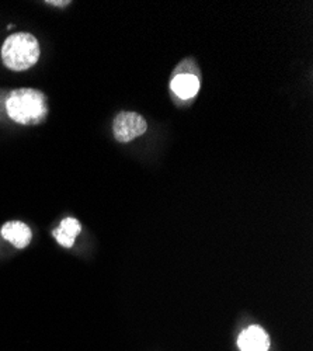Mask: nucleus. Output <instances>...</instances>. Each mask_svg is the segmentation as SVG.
<instances>
[{
  "label": "nucleus",
  "instance_id": "nucleus-1",
  "mask_svg": "<svg viewBox=\"0 0 313 351\" xmlns=\"http://www.w3.org/2000/svg\"><path fill=\"white\" fill-rule=\"evenodd\" d=\"M6 111L10 119L21 125L41 124L48 115L47 97L36 89H18L9 95Z\"/></svg>",
  "mask_w": 313,
  "mask_h": 351
},
{
  "label": "nucleus",
  "instance_id": "nucleus-2",
  "mask_svg": "<svg viewBox=\"0 0 313 351\" xmlns=\"http://www.w3.org/2000/svg\"><path fill=\"white\" fill-rule=\"evenodd\" d=\"M40 58V44L28 33L10 36L2 47V61L13 72H23L34 66Z\"/></svg>",
  "mask_w": 313,
  "mask_h": 351
},
{
  "label": "nucleus",
  "instance_id": "nucleus-3",
  "mask_svg": "<svg viewBox=\"0 0 313 351\" xmlns=\"http://www.w3.org/2000/svg\"><path fill=\"white\" fill-rule=\"evenodd\" d=\"M148 130V124L144 117L138 112L123 111L120 112L112 123V134L121 143L131 142L138 136L144 135Z\"/></svg>",
  "mask_w": 313,
  "mask_h": 351
},
{
  "label": "nucleus",
  "instance_id": "nucleus-4",
  "mask_svg": "<svg viewBox=\"0 0 313 351\" xmlns=\"http://www.w3.org/2000/svg\"><path fill=\"white\" fill-rule=\"evenodd\" d=\"M238 346L242 351H267L270 339L260 326H250L240 333Z\"/></svg>",
  "mask_w": 313,
  "mask_h": 351
},
{
  "label": "nucleus",
  "instance_id": "nucleus-5",
  "mask_svg": "<svg viewBox=\"0 0 313 351\" xmlns=\"http://www.w3.org/2000/svg\"><path fill=\"white\" fill-rule=\"evenodd\" d=\"M2 237L17 249H24L32 242V229L20 221H12L2 226Z\"/></svg>",
  "mask_w": 313,
  "mask_h": 351
},
{
  "label": "nucleus",
  "instance_id": "nucleus-6",
  "mask_svg": "<svg viewBox=\"0 0 313 351\" xmlns=\"http://www.w3.org/2000/svg\"><path fill=\"white\" fill-rule=\"evenodd\" d=\"M170 87L176 96L183 100H188L195 97L200 90V80L192 73H179L170 82Z\"/></svg>",
  "mask_w": 313,
  "mask_h": 351
},
{
  "label": "nucleus",
  "instance_id": "nucleus-7",
  "mask_svg": "<svg viewBox=\"0 0 313 351\" xmlns=\"http://www.w3.org/2000/svg\"><path fill=\"white\" fill-rule=\"evenodd\" d=\"M80 230H82V226L77 219L65 218L61 222V225L53 230V238L64 247H72Z\"/></svg>",
  "mask_w": 313,
  "mask_h": 351
},
{
  "label": "nucleus",
  "instance_id": "nucleus-8",
  "mask_svg": "<svg viewBox=\"0 0 313 351\" xmlns=\"http://www.w3.org/2000/svg\"><path fill=\"white\" fill-rule=\"evenodd\" d=\"M49 5H55V6H64V5H68L69 2H48Z\"/></svg>",
  "mask_w": 313,
  "mask_h": 351
}]
</instances>
